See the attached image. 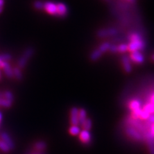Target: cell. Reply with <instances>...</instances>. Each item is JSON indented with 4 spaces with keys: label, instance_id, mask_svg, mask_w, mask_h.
<instances>
[{
    "label": "cell",
    "instance_id": "4",
    "mask_svg": "<svg viewBox=\"0 0 154 154\" xmlns=\"http://www.w3.org/2000/svg\"><path fill=\"white\" fill-rule=\"evenodd\" d=\"M118 31L115 28H105L102 29L98 31V35L100 37H109V36H113L117 33Z\"/></svg>",
    "mask_w": 154,
    "mask_h": 154
},
{
    "label": "cell",
    "instance_id": "11",
    "mask_svg": "<svg viewBox=\"0 0 154 154\" xmlns=\"http://www.w3.org/2000/svg\"><path fill=\"white\" fill-rule=\"evenodd\" d=\"M126 132L130 137L136 139V140H140L141 139V136L140 134L136 129L133 128H127V129L126 130Z\"/></svg>",
    "mask_w": 154,
    "mask_h": 154
},
{
    "label": "cell",
    "instance_id": "3",
    "mask_svg": "<svg viewBox=\"0 0 154 154\" xmlns=\"http://www.w3.org/2000/svg\"><path fill=\"white\" fill-rule=\"evenodd\" d=\"M57 5V16L60 17H64L67 15L68 9L67 6L63 3H58Z\"/></svg>",
    "mask_w": 154,
    "mask_h": 154
},
{
    "label": "cell",
    "instance_id": "13",
    "mask_svg": "<svg viewBox=\"0 0 154 154\" xmlns=\"http://www.w3.org/2000/svg\"><path fill=\"white\" fill-rule=\"evenodd\" d=\"M13 73H14V77L18 81H21L23 79V75L21 69L17 67H15L14 68H13Z\"/></svg>",
    "mask_w": 154,
    "mask_h": 154
},
{
    "label": "cell",
    "instance_id": "26",
    "mask_svg": "<svg viewBox=\"0 0 154 154\" xmlns=\"http://www.w3.org/2000/svg\"><path fill=\"white\" fill-rule=\"evenodd\" d=\"M12 59V55L8 53H4L0 55V59L3 62H8Z\"/></svg>",
    "mask_w": 154,
    "mask_h": 154
},
{
    "label": "cell",
    "instance_id": "32",
    "mask_svg": "<svg viewBox=\"0 0 154 154\" xmlns=\"http://www.w3.org/2000/svg\"><path fill=\"white\" fill-rule=\"evenodd\" d=\"M4 3H5L4 0H0V14H2L3 11Z\"/></svg>",
    "mask_w": 154,
    "mask_h": 154
},
{
    "label": "cell",
    "instance_id": "23",
    "mask_svg": "<svg viewBox=\"0 0 154 154\" xmlns=\"http://www.w3.org/2000/svg\"><path fill=\"white\" fill-rule=\"evenodd\" d=\"M0 150L5 153H7L11 151V148L5 143L0 140Z\"/></svg>",
    "mask_w": 154,
    "mask_h": 154
},
{
    "label": "cell",
    "instance_id": "41",
    "mask_svg": "<svg viewBox=\"0 0 154 154\" xmlns=\"http://www.w3.org/2000/svg\"><path fill=\"white\" fill-rule=\"evenodd\" d=\"M127 1H128V2H132L133 0H127Z\"/></svg>",
    "mask_w": 154,
    "mask_h": 154
},
{
    "label": "cell",
    "instance_id": "15",
    "mask_svg": "<svg viewBox=\"0 0 154 154\" xmlns=\"http://www.w3.org/2000/svg\"><path fill=\"white\" fill-rule=\"evenodd\" d=\"M102 52H101L98 49H96L91 54L90 59L91 60L96 61L102 57Z\"/></svg>",
    "mask_w": 154,
    "mask_h": 154
},
{
    "label": "cell",
    "instance_id": "38",
    "mask_svg": "<svg viewBox=\"0 0 154 154\" xmlns=\"http://www.w3.org/2000/svg\"><path fill=\"white\" fill-rule=\"evenodd\" d=\"M2 120V114L1 112H0V123H1Z\"/></svg>",
    "mask_w": 154,
    "mask_h": 154
},
{
    "label": "cell",
    "instance_id": "24",
    "mask_svg": "<svg viewBox=\"0 0 154 154\" xmlns=\"http://www.w3.org/2000/svg\"><path fill=\"white\" fill-rule=\"evenodd\" d=\"M33 7H34L35 9L38 10V11H41V10L44 9V6H45V3L42 2L41 1H39V0H37V1L34 2L33 3Z\"/></svg>",
    "mask_w": 154,
    "mask_h": 154
},
{
    "label": "cell",
    "instance_id": "28",
    "mask_svg": "<svg viewBox=\"0 0 154 154\" xmlns=\"http://www.w3.org/2000/svg\"><path fill=\"white\" fill-rule=\"evenodd\" d=\"M129 38H130V41H136V40L141 39V38H141V35L139 34V33H132L131 35H130Z\"/></svg>",
    "mask_w": 154,
    "mask_h": 154
},
{
    "label": "cell",
    "instance_id": "6",
    "mask_svg": "<svg viewBox=\"0 0 154 154\" xmlns=\"http://www.w3.org/2000/svg\"><path fill=\"white\" fill-rule=\"evenodd\" d=\"M79 110L76 107L71 108L70 110V122L72 125H79Z\"/></svg>",
    "mask_w": 154,
    "mask_h": 154
},
{
    "label": "cell",
    "instance_id": "20",
    "mask_svg": "<svg viewBox=\"0 0 154 154\" xmlns=\"http://www.w3.org/2000/svg\"><path fill=\"white\" fill-rule=\"evenodd\" d=\"M12 105V102H9L5 98H0V106L3 107L9 108L11 107Z\"/></svg>",
    "mask_w": 154,
    "mask_h": 154
},
{
    "label": "cell",
    "instance_id": "39",
    "mask_svg": "<svg viewBox=\"0 0 154 154\" xmlns=\"http://www.w3.org/2000/svg\"><path fill=\"white\" fill-rule=\"evenodd\" d=\"M2 80V73H1V71H0V80Z\"/></svg>",
    "mask_w": 154,
    "mask_h": 154
},
{
    "label": "cell",
    "instance_id": "33",
    "mask_svg": "<svg viewBox=\"0 0 154 154\" xmlns=\"http://www.w3.org/2000/svg\"><path fill=\"white\" fill-rule=\"evenodd\" d=\"M148 119L150 123L154 124V115H150V116H149Z\"/></svg>",
    "mask_w": 154,
    "mask_h": 154
},
{
    "label": "cell",
    "instance_id": "17",
    "mask_svg": "<svg viewBox=\"0 0 154 154\" xmlns=\"http://www.w3.org/2000/svg\"><path fill=\"white\" fill-rule=\"evenodd\" d=\"M80 128L78 125H71L69 129V132L72 136H77L80 132Z\"/></svg>",
    "mask_w": 154,
    "mask_h": 154
},
{
    "label": "cell",
    "instance_id": "31",
    "mask_svg": "<svg viewBox=\"0 0 154 154\" xmlns=\"http://www.w3.org/2000/svg\"><path fill=\"white\" fill-rule=\"evenodd\" d=\"M109 50L111 51V52H112V53H116V52H118L117 46H116V45L110 46V47L109 48Z\"/></svg>",
    "mask_w": 154,
    "mask_h": 154
},
{
    "label": "cell",
    "instance_id": "14",
    "mask_svg": "<svg viewBox=\"0 0 154 154\" xmlns=\"http://www.w3.org/2000/svg\"><path fill=\"white\" fill-rule=\"evenodd\" d=\"M87 119V112L84 109H80L79 110V124L82 125Z\"/></svg>",
    "mask_w": 154,
    "mask_h": 154
},
{
    "label": "cell",
    "instance_id": "8",
    "mask_svg": "<svg viewBox=\"0 0 154 154\" xmlns=\"http://www.w3.org/2000/svg\"><path fill=\"white\" fill-rule=\"evenodd\" d=\"M3 69L5 74L9 79H12L14 77V73H13V68H12L11 66L10 65L8 62H4Z\"/></svg>",
    "mask_w": 154,
    "mask_h": 154
},
{
    "label": "cell",
    "instance_id": "12",
    "mask_svg": "<svg viewBox=\"0 0 154 154\" xmlns=\"http://www.w3.org/2000/svg\"><path fill=\"white\" fill-rule=\"evenodd\" d=\"M35 53V50L34 48L32 47H28L25 50V51L23 52V54H22V57H23L24 58L28 60H29V59H30L32 57L33 55Z\"/></svg>",
    "mask_w": 154,
    "mask_h": 154
},
{
    "label": "cell",
    "instance_id": "9",
    "mask_svg": "<svg viewBox=\"0 0 154 154\" xmlns=\"http://www.w3.org/2000/svg\"><path fill=\"white\" fill-rule=\"evenodd\" d=\"M79 138L80 140L84 143H89L91 141V134L89 131L83 130L80 131L79 134Z\"/></svg>",
    "mask_w": 154,
    "mask_h": 154
},
{
    "label": "cell",
    "instance_id": "27",
    "mask_svg": "<svg viewBox=\"0 0 154 154\" xmlns=\"http://www.w3.org/2000/svg\"><path fill=\"white\" fill-rule=\"evenodd\" d=\"M118 48V52L119 53H124L128 51V45L125 44H121L117 46Z\"/></svg>",
    "mask_w": 154,
    "mask_h": 154
},
{
    "label": "cell",
    "instance_id": "42",
    "mask_svg": "<svg viewBox=\"0 0 154 154\" xmlns=\"http://www.w3.org/2000/svg\"><path fill=\"white\" fill-rule=\"evenodd\" d=\"M33 154H41V153H33Z\"/></svg>",
    "mask_w": 154,
    "mask_h": 154
},
{
    "label": "cell",
    "instance_id": "25",
    "mask_svg": "<svg viewBox=\"0 0 154 154\" xmlns=\"http://www.w3.org/2000/svg\"><path fill=\"white\" fill-rule=\"evenodd\" d=\"M143 110H145V111H146L149 114L154 113V104H153L152 103L146 104L144 107Z\"/></svg>",
    "mask_w": 154,
    "mask_h": 154
},
{
    "label": "cell",
    "instance_id": "10",
    "mask_svg": "<svg viewBox=\"0 0 154 154\" xmlns=\"http://www.w3.org/2000/svg\"><path fill=\"white\" fill-rule=\"evenodd\" d=\"M0 137H1V139L2 141L4 143H5L7 144L9 146V147L11 149H13L14 148V144L13 141L12 140L11 137H10L9 135L7 132H2L1 134V136H0Z\"/></svg>",
    "mask_w": 154,
    "mask_h": 154
},
{
    "label": "cell",
    "instance_id": "30",
    "mask_svg": "<svg viewBox=\"0 0 154 154\" xmlns=\"http://www.w3.org/2000/svg\"><path fill=\"white\" fill-rule=\"evenodd\" d=\"M148 144H149V149H150V154H154V143L152 139L148 140Z\"/></svg>",
    "mask_w": 154,
    "mask_h": 154
},
{
    "label": "cell",
    "instance_id": "5",
    "mask_svg": "<svg viewBox=\"0 0 154 154\" xmlns=\"http://www.w3.org/2000/svg\"><path fill=\"white\" fill-rule=\"evenodd\" d=\"M44 10H45L46 12L51 14V15L57 16V5L55 3L51 2H47L45 3Z\"/></svg>",
    "mask_w": 154,
    "mask_h": 154
},
{
    "label": "cell",
    "instance_id": "19",
    "mask_svg": "<svg viewBox=\"0 0 154 154\" xmlns=\"http://www.w3.org/2000/svg\"><path fill=\"white\" fill-rule=\"evenodd\" d=\"M3 94H4L5 98L7 100L9 101V102L13 103L14 100V96L11 91H5V92H3Z\"/></svg>",
    "mask_w": 154,
    "mask_h": 154
},
{
    "label": "cell",
    "instance_id": "29",
    "mask_svg": "<svg viewBox=\"0 0 154 154\" xmlns=\"http://www.w3.org/2000/svg\"><path fill=\"white\" fill-rule=\"evenodd\" d=\"M150 114H149L148 112H147L146 111H145V110H144L143 109H142L141 112L140 113V114H139V117L141 119H146L149 118V116H150Z\"/></svg>",
    "mask_w": 154,
    "mask_h": 154
},
{
    "label": "cell",
    "instance_id": "7",
    "mask_svg": "<svg viewBox=\"0 0 154 154\" xmlns=\"http://www.w3.org/2000/svg\"><path fill=\"white\" fill-rule=\"evenodd\" d=\"M122 66L124 70L127 73H130L132 69V67L131 64V60H130V58L127 56H123L122 59Z\"/></svg>",
    "mask_w": 154,
    "mask_h": 154
},
{
    "label": "cell",
    "instance_id": "36",
    "mask_svg": "<svg viewBox=\"0 0 154 154\" xmlns=\"http://www.w3.org/2000/svg\"><path fill=\"white\" fill-rule=\"evenodd\" d=\"M152 132L154 135V124H153L152 127Z\"/></svg>",
    "mask_w": 154,
    "mask_h": 154
},
{
    "label": "cell",
    "instance_id": "21",
    "mask_svg": "<svg viewBox=\"0 0 154 154\" xmlns=\"http://www.w3.org/2000/svg\"><path fill=\"white\" fill-rule=\"evenodd\" d=\"M82 127L85 131H89V130L92 127V122L89 118H87V119L84 122V123L82 125Z\"/></svg>",
    "mask_w": 154,
    "mask_h": 154
},
{
    "label": "cell",
    "instance_id": "35",
    "mask_svg": "<svg viewBox=\"0 0 154 154\" xmlns=\"http://www.w3.org/2000/svg\"><path fill=\"white\" fill-rule=\"evenodd\" d=\"M151 102H152V103L154 104V94L152 95V98H151Z\"/></svg>",
    "mask_w": 154,
    "mask_h": 154
},
{
    "label": "cell",
    "instance_id": "37",
    "mask_svg": "<svg viewBox=\"0 0 154 154\" xmlns=\"http://www.w3.org/2000/svg\"><path fill=\"white\" fill-rule=\"evenodd\" d=\"M0 98H4V94L3 92H0Z\"/></svg>",
    "mask_w": 154,
    "mask_h": 154
},
{
    "label": "cell",
    "instance_id": "16",
    "mask_svg": "<svg viewBox=\"0 0 154 154\" xmlns=\"http://www.w3.org/2000/svg\"><path fill=\"white\" fill-rule=\"evenodd\" d=\"M46 146H47L46 143L45 141H39L36 142L35 145H34L35 149L38 152H41L42 150H44L46 148Z\"/></svg>",
    "mask_w": 154,
    "mask_h": 154
},
{
    "label": "cell",
    "instance_id": "40",
    "mask_svg": "<svg viewBox=\"0 0 154 154\" xmlns=\"http://www.w3.org/2000/svg\"><path fill=\"white\" fill-rule=\"evenodd\" d=\"M152 60L153 61H154V54L152 55Z\"/></svg>",
    "mask_w": 154,
    "mask_h": 154
},
{
    "label": "cell",
    "instance_id": "2",
    "mask_svg": "<svg viewBox=\"0 0 154 154\" xmlns=\"http://www.w3.org/2000/svg\"><path fill=\"white\" fill-rule=\"evenodd\" d=\"M130 60L136 64H142L144 62V58L141 51H134L131 52L130 55Z\"/></svg>",
    "mask_w": 154,
    "mask_h": 154
},
{
    "label": "cell",
    "instance_id": "34",
    "mask_svg": "<svg viewBox=\"0 0 154 154\" xmlns=\"http://www.w3.org/2000/svg\"><path fill=\"white\" fill-rule=\"evenodd\" d=\"M3 64H4V62H3L1 59H0V68H2L3 66Z\"/></svg>",
    "mask_w": 154,
    "mask_h": 154
},
{
    "label": "cell",
    "instance_id": "18",
    "mask_svg": "<svg viewBox=\"0 0 154 154\" xmlns=\"http://www.w3.org/2000/svg\"><path fill=\"white\" fill-rule=\"evenodd\" d=\"M140 105H141V103L138 100H133L131 102H130L129 107L132 110V111H133L134 110H136L137 109L140 108Z\"/></svg>",
    "mask_w": 154,
    "mask_h": 154
},
{
    "label": "cell",
    "instance_id": "22",
    "mask_svg": "<svg viewBox=\"0 0 154 154\" xmlns=\"http://www.w3.org/2000/svg\"><path fill=\"white\" fill-rule=\"evenodd\" d=\"M110 46L111 45H110L109 42H103L102 45H100L98 50L103 54V53L106 52L107 50H109Z\"/></svg>",
    "mask_w": 154,
    "mask_h": 154
},
{
    "label": "cell",
    "instance_id": "1",
    "mask_svg": "<svg viewBox=\"0 0 154 154\" xmlns=\"http://www.w3.org/2000/svg\"><path fill=\"white\" fill-rule=\"evenodd\" d=\"M144 47V42L142 38H141V39L130 42L128 45V51H131V53L137 51H140L143 49Z\"/></svg>",
    "mask_w": 154,
    "mask_h": 154
}]
</instances>
